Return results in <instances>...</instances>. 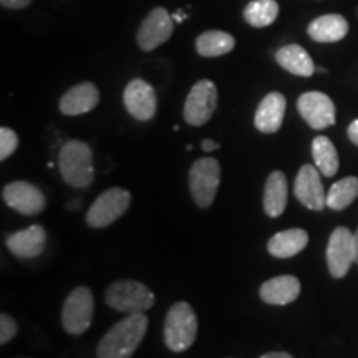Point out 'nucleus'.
Masks as SVG:
<instances>
[{"label": "nucleus", "mask_w": 358, "mask_h": 358, "mask_svg": "<svg viewBox=\"0 0 358 358\" xmlns=\"http://www.w3.org/2000/svg\"><path fill=\"white\" fill-rule=\"evenodd\" d=\"M146 330L145 313H129L103 335L96 347V358H131L145 338Z\"/></svg>", "instance_id": "obj_1"}, {"label": "nucleus", "mask_w": 358, "mask_h": 358, "mask_svg": "<svg viewBox=\"0 0 358 358\" xmlns=\"http://www.w3.org/2000/svg\"><path fill=\"white\" fill-rule=\"evenodd\" d=\"M60 176L66 185L77 189H85L95 181L93 151L87 143L80 140L66 141L58 153Z\"/></svg>", "instance_id": "obj_2"}, {"label": "nucleus", "mask_w": 358, "mask_h": 358, "mask_svg": "<svg viewBox=\"0 0 358 358\" xmlns=\"http://www.w3.org/2000/svg\"><path fill=\"white\" fill-rule=\"evenodd\" d=\"M198 335V317L187 302H176L164 319V343L171 352L181 353L192 347Z\"/></svg>", "instance_id": "obj_3"}, {"label": "nucleus", "mask_w": 358, "mask_h": 358, "mask_svg": "<svg viewBox=\"0 0 358 358\" xmlns=\"http://www.w3.org/2000/svg\"><path fill=\"white\" fill-rule=\"evenodd\" d=\"M106 306L118 312L140 313L155 306V294L138 280H118L113 282L105 294Z\"/></svg>", "instance_id": "obj_4"}, {"label": "nucleus", "mask_w": 358, "mask_h": 358, "mask_svg": "<svg viewBox=\"0 0 358 358\" xmlns=\"http://www.w3.org/2000/svg\"><path fill=\"white\" fill-rule=\"evenodd\" d=\"M221 185V166L214 158H199L189 169V191L199 208H209Z\"/></svg>", "instance_id": "obj_5"}, {"label": "nucleus", "mask_w": 358, "mask_h": 358, "mask_svg": "<svg viewBox=\"0 0 358 358\" xmlns=\"http://www.w3.org/2000/svg\"><path fill=\"white\" fill-rule=\"evenodd\" d=\"M131 204V194L123 187H110L95 199L88 209L85 221L93 229H103L118 221Z\"/></svg>", "instance_id": "obj_6"}, {"label": "nucleus", "mask_w": 358, "mask_h": 358, "mask_svg": "<svg viewBox=\"0 0 358 358\" xmlns=\"http://www.w3.org/2000/svg\"><path fill=\"white\" fill-rule=\"evenodd\" d=\"M95 301L88 287H77L71 290L62 308V325L70 335H82L92 325Z\"/></svg>", "instance_id": "obj_7"}, {"label": "nucleus", "mask_w": 358, "mask_h": 358, "mask_svg": "<svg viewBox=\"0 0 358 358\" xmlns=\"http://www.w3.org/2000/svg\"><path fill=\"white\" fill-rule=\"evenodd\" d=\"M217 106V88L211 80H199L192 85L185 101L182 116L191 127H203L211 120Z\"/></svg>", "instance_id": "obj_8"}, {"label": "nucleus", "mask_w": 358, "mask_h": 358, "mask_svg": "<svg viewBox=\"0 0 358 358\" xmlns=\"http://www.w3.org/2000/svg\"><path fill=\"white\" fill-rule=\"evenodd\" d=\"M174 19L166 8L156 7L145 17L136 32V43L143 52H153L171 38Z\"/></svg>", "instance_id": "obj_9"}, {"label": "nucleus", "mask_w": 358, "mask_h": 358, "mask_svg": "<svg viewBox=\"0 0 358 358\" xmlns=\"http://www.w3.org/2000/svg\"><path fill=\"white\" fill-rule=\"evenodd\" d=\"M355 262V239L350 229L337 227L330 234L327 245V266L332 277L342 279L348 274L352 264Z\"/></svg>", "instance_id": "obj_10"}, {"label": "nucleus", "mask_w": 358, "mask_h": 358, "mask_svg": "<svg viewBox=\"0 0 358 358\" xmlns=\"http://www.w3.org/2000/svg\"><path fill=\"white\" fill-rule=\"evenodd\" d=\"M2 199L8 208L24 216H37L47 206L43 192L32 182L13 181L2 189Z\"/></svg>", "instance_id": "obj_11"}, {"label": "nucleus", "mask_w": 358, "mask_h": 358, "mask_svg": "<svg viewBox=\"0 0 358 358\" xmlns=\"http://www.w3.org/2000/svg\"><path fill=\"white\" fill-rule=\"evenodd\" d=\"M123 103L128 113L138 122L153 120L158 108L155 88L141 78H134L127 85L123 92Z\"/></svg>", "instance_id": "obj_12"}, {"label": "nucleus", "mask_w": 358, "mask_h": 358, "mask_svg": "<svg viewBox=\"0 0 358 358\" xmlns=\"http://www.w3.org/2000/svg\"><path fill=\"white\" fill-rule=\"evenodd\" d=\"M297 110L312 129H325L335 123V105L322 92H307L299 96Z\"/></svg>", "instance_id": "obj_13"}, {"label": "nucleus", "mask_w": 358, "mask_h": 358, "mask_svg": "<svg viewBox=\"0 0 358 358\" xmlns=\"http://www.w3.org/2000/svg\"><path fill=\"white\" fill-rule=\"evenodd\" d=\"M294 194L310 211H322L327 206L325 189L322 186L320 171L312 164H303L294 182Z\"/></svg>", "instance_id": "obj_14"}, {"label": "nucleus", "mask_w": 358, "mask_h": 358, "mask_svg": "<svg viewBox=\"0 0 358 358\" xmlns=\"http://www.w3.org/2000/svg\"><path fill=\"white\" fill-rule=\"evenodd\" d=\"M287 100L279 92H271L259 103L254 115V127L264 134H274L284 123Z\"/></svg>", "instance_id": "obj_15"}, {"label": "nucleus", "mask_w": 358, "mask_h": 358, "mask_svg": "<svg viewBox=\"0 0 358 358\" xmlns=\"http://www.w3.org/2000/svg\"><path fill=\"white\" fill-rule=\"evenodd\" d=\"M100 103V90L95 83L85 82L71 87L60 98L58 108L66 116H78L90 113Z\"/></svg>", "instance_id": "obj_16"}, {"label": "nucleus", "mask_w": 358, "mask_h": 358, "mask_svg": "<svg viewBox=\"0 0 358 358\" xmlns=\"http://www.w3.org/2000/svg\"><path fill=\"white\" fill-rule=\"evenodd\" d=\"M45 245H47V232L40 224H34L7 237L8 250L19 259L38 257L45 250Z\"/></svg>", "instance_id": "obj_17"}, {"label": "nucleus", "mask_w": 358, "mask_h": 358, "mask_svg": "<svg viewBox=\"0 0 358 358\" xmlns=\"http://www.w3.org/2000/svg\"><path fill=\"white\" fill-rule=\"evenodd\" d=\"M301 280L294 275L272 277L264 282L259 289V295L268 306H287L297 301L301 295Z\"/></svg>", "instance_id": "obj_18"}, {"label": "nucleus", "mask_w": 358, "mask_h": 358, "mask_svg": "<svg viewBox=\"0 0 358 358\" xmlns=\"http://www.w3.org/2000/svg\"><path fill=\"white\" fill-rule=\"evenodd\" d=\"M307 34L313 42L319 43H334L340 42L347 37L348 22L345 17L338 13H327V15L317 17L307 27Z\"/></svg>", "instance_id": "obj_19"}, {"label": "nucleus", "mask_w": 358, "mask_h": 358, "mask_svg": "<svg viewBox=\"0 0 358 358\" xmlns=\"http://www.w3.org/2000/svg\"><path fill=\"white\" fill-rule=\"evenodd\" d=\"M264 211L268 217H279L287 208V178L282 171L268 174L262 198Z\"/></svg>", "instance_id": "obj_20"}, {"label": "nucleus", "mask_w": 358, "mask_h": 358, "mask_svg": "<svg viewBox=\"0 0 358 358\" xmlns=\"http://www.w3.org/2000/svg\"><path fill=\"white\" fill-rule=\"evenodd\" d=\"M275 62L282 69L287 70L289 73L297 75V77H312L315 71V65H313L312 57L308 55L307 50L301 45L290 43L280 47L275 53Z\"/></svg>", "instance_id": "obj_21"}, {"label": "nucleus", "mask_w": 358, "mask_h": 358, "mask_svg": "<svg viewBox=\"0 0 358 358\" xmlns=\"http://www.w3.org/2000/svg\"><path fill=\"white\" fill-rule=\"evenodd\" d=\"M308 244V234L303 229H287L277 232L268 239L267 250L277 259H289L302 252Z\"/></svg>", "instance_id": "obj_22"}, {"label": "nucleus", "mask_w": 358, "mask_h": 358, "mask_svg": "<svg viewBox=\"0 0 358 358\" xmlns=\"http://www.w3.org/2000/svg\"><path fill=\"white\" fill-rule=\"evenodd\" d=\"M236 38L222 30H208L196 38V52L204 58L222 57L234 50Z\"/></svg>", "instance_id": "obj_23"}, {"label": "nucleus", "mask_w": 358, "mask_h": 358, "mask_svg": "<svg viewBox=\"0 0 358 358\" xmlns=\"http://www.w3.org/2000/svg\"><path fill=\"white\" fill-rule=\"evenodd\" d=\"M312 156L315 161V168L319 169L322 176L332 178L337 174L340 161L334 143L327 136H317L312 141Z\"/></svg>", "instance_id": "obj_24"}, {"label": "nucleus", "mask_w": 358, "mask_h": 358, "mask_svg": "<svg viewBox=\"0 0 358 358\" xmlns=\"http://www.w3.org/2000/svg\"><path fill=\"white\" fill-rule=\"evenodd\" d=\"M279 10L277 0H250L244 8V20L254 29H264L274 24Z\"/></svg>", "instance_id": "obj_25"}, {"label": "nucleus", "mask_w": 358, "mask_h": 358, "mask_svg": "<svg viewBox=\"0 0 358 358\" xmlns=\"http://www.w3.org/2000/svg\"><path fill=\"white\" fill-rule=\"evenodd\" d=\"M358 198V178L348 176L340 179L327 192V206L334 211H343Z\"/></svg>", "instance_id": "obj_26"}, {"label": "nucleus", "mask_w": 358, "mask_h": 358, "mask_svg": "<svg viewBox=\"0 0 358 358\" xmlns=\"http://www.w3.org/2000/svg\"><path fill=\"white\" fill-rule=\"evenodd\" d=\"M17 146H19L17 133L7 127L0 128V159L6 161L7 158H10L15 153Z\"/></svg>", "instance_id": "obj_27"}, {"label": "nucleus", "mask_w": 358, "mask_h": 358, "mask_svg": "<svg viewBox=\"0 0 358 358\" xmlns=\"http://www.w3.org/2000/svg\"><path fill=\"white\" fill-rule=\"evenodd\" d=\"M17 332H19L17 322L13 320L10 315H7V313H2V315H0V343H2V345H7V343L15 337Z\"/></svg>", "instance_id": "obj_28"}, {"label": "nucleus", "mask_w": 358, "mask_h": 358, "mask_svg": "<svg viewBox=\"0 0 358 358\" xmlns=\"http://www.w3.org/2000/svg\"><path fill=\"white\" fill-rule=\"evenodd\" d=\"M3 8H12V10H22L32 3V0H0Z\"/></svg>", "instance_id": "obj_29"}, {"label": "nucleus", "mask_w": 358, "mask_h": 358, "mask_svg": "<svg viewBox=\"0 0 358 358\" xmlns=\"http://www.w3.org/2000/svg\"><path fill=\"white\" fill-rule=\"evenodd\" d=\"M347 134H348V140H350L355 146H358V120L350 123V127L347 129Z\"/></svg>", "instance_id": "obj_30"}, {"label": "nucleus", "mask_w": 358, "mask_h": 358, "mask_svg": "<svg viewBox=\"0 0 358 358\" xmlns=\"http://www.w3.org/2000/svg\"><path fill=\"white\" fill-rule=\"evenodd\" d=\"M201 148H203V151H206V153H211V151L219 150V143H216L214 140H203Z\"/></svg>", "instance_id": "obj_31"}, {"label": "nucleus", "mask_w": 358, "mask_h": 358, "mask_svg": "<svg viewBox=\"0 0 358 358\" xmlns=\"http://www.w3.org/2000/svg\"><path fill=\"white\" fill-rule=\"evenodd\" d=\"M261 358H294V357L287 352H271V353H266V355H262Z\"/></svg>", "instance_id": "obj_32"}, {"label": "nucleus", "mask_w": 358, "mask_h": 358, "mask_svg": "<svg viewBox=\"0 0 358 358\" xmlns=\"http://www.w3.org/2000/svg\"><path fill=\"white\" fill-rule=\"evenodd\" d=\"M353 239H355V262L358 264V229L355 234H353Z\"/></svg>", "instance_id": "obj_33"}]
</instances>
